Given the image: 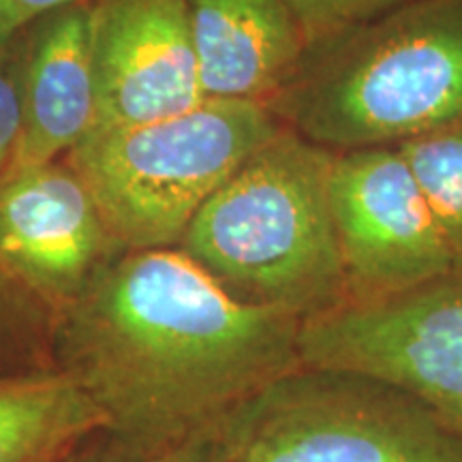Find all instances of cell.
Returning <instances> with one entry per match:
<instances>
[{
  "instance_id": "1",
  "label": "cell",
  "mask_w": 462,
  "mask_h": 462,
  "mask_svg": "<svg viewBox=\"0 0 462 462\" xmlns=\"http://www.w3.org/2000/svg\"><path fill=\"white\" fill-rule=\"evenodd\" d=\"M302 319L236 300L180 248L123 251L56 313L58 368L112 446L157 462L210 441L242 402L296 371Z\"/></svg>"
},
{
  "instance_id": "2",
  "label": "cell",
  "mask_w": 462,
  "mask_h": 462,
  "mask_svg": "<svg viewBox=\"0 0 462 462\" xmlns=\"http://www.w3.org/2000/svg\"><path fill=\"white\" fill-rule=\"evenodd\" d=\"M265 106L332 152L401 146L462 123V0H409L317 39Z\"/></svg>"
},
{
  "instance_id": "3",
  "label": "cell",
  "mask_w": 462,
  "mask_h": 462,
  "mask_svg": "<svg viewBox=\"0 0 462 462\" xmlns=\"http://www.w3.org/2000/svg\"><path fill=\"white\" fill-rule=\"evenodd\" d=\"M332 150L282 129L206 201L180 242L236 300L306 319L346 302Z\"/></svg>"
},
{
  "instance_id": "4",
  "label": "cell",
  "mask_w": 462,
  "mask_h": 462,
  "mask_svg": "<svg viewBox=\"0 0 462 462\" xmlns=\"http://www.w3.org/2000/svg\"><path fill=\"white\" fill-rule=\"evenodd\" d=\"M282 129L265 103L204 101L157 123L90 133L67 154L120 251L178 248L206 201Z\"/></svg>"
},
{
  "instance_id": "5",
  "label": "cell",
  "mask_w": 462,
  "mask_h": 462,
  "mask_svg": "<svg viewBox=\"0 0 462 462\" xmlns=\"http://www.w3.org/2000/svg\"><path fill=\"white\" fill-rule=\"evenodd\" d=\"M225 462H462V435L373 374L306 366L242 402L210 439Z\"/></svg>"
},
{
  "instance_id": "6",
  "label": "cell",
  "mask_w": 462,
  "mask_h": 462,
  "mask_svg": "<svg viewBox=\"0 0 462 462\" xmlns=\"http://www.w3.org/2000/svg\"><path fill=\"white\" fill-rule=\"evenodd\" d=\"M300 357L392 381L462 435V274L306 317Z\"/></svg>"
},
{
  "instance_id": "7",
  "label": "cell",
  "mask_w": 462,
  "mask_h": 462,
  "mask_svg": "<svg viewBox=\"0 0 462 462\" xmlns=\"http://www.w3.org/2000/svg\"><path fill=\"white\" fill-rule=\"evenodd\" d=\"M330 204L346 300L398 296L456 274L441 227L398 146L334 152Z\"/></svg>"
},
{
  "instance_id": "8",
  "label": "cell",
  "mask_w": 462,
  "mask_h": 462,
  "mask_svg": "<svg viewBox=\"0 0 462 462\" xmlns=\"http://www.w3.org/2000/svg\"><path fill=\"white\" fill-rule=\"evenodd\" d=\"M118 253L67 159L0 173V270L26 298L60 313Z\"/></svg>"
},
{
  "instance_id": "9",
  "label": "cell",
  "mask_w": 462,
  "mask_h": 462,
  "mask_svg": "<svg viewBox=\"0 0 462 462\" xmlns=\"http://www.w3.org/2000/svg\"><path fill=\"white\" fill-rule=\"evenodd\" d=\"M95 131L157 123L204 103L184 0H95Z\"/></svg>"
},
{
  "instance_id": "10",
  "label": "cell",
  "mask_w": 462,
  "mask_h": 462,
  "mask_svg": "<svg viewBox=\"0 0 462 462\" xmlns=\"http://www.w3.org/2000/svg\"><path fill=\"white\" fill-rule=\"evenodd\" d=\"M92 34L95 0L51 11L20 32L22 137L11 165L65 159L95 129Z\"/></svg>"
},
{
  "instance_id": "11",
  "label": "cell",
  "mask_w": 462,
  "mask_h": 462,
  "mask_svg": "<svg viewBox=\"0 0 462 462\" xmlns=\"http://www.w3.org/2000/svg\"><path fill=\"white\" fill-rule=\"evenodd\" d=\"M206 101L268 103L306 50L285 0H184Z\"/></svg>"
},
{
  "instance_id": "12",
  "label": "cell",
  "mask_w": 462,
  "mask_h": 462,
  "mask_svg": "<svg viewBox=\"0 0 462 462\" xmlns=\"http://www.w3.org/2000/svg\"><path fill=\"white\" fill-rule=\"evenodd\" d=\"M95 430L99 409L60 368L0 377V462H54Z\"/></svg>"
},
{
  "instance_id": "13",
  "label": "cell",
  "mask_w": 462,
  "mask_h": 462,
  "mask_svg": "<svg viewBox=\"0 0 462 462\" xmlns=\"http://www.w3.org/2000/svg\"><path fill=\"white\" fill-rule=\"evenodd\" d=\"M462 274V123L401 143Z\"/></svg>"
},
{
  "instance_id": "14",
  "label": "cell",
  "mask_w": 462,
  "mask_h": 462,
  "mask_svg": "<svg viewBox=\"0 0 462 462\" xmlns=\"http://www.w3.org/2000/svg\"><path fill=\"white\" fill-rule=\"evenodd\" d=\"M302 28L306 45L390 14L409 0H285Z\"/></svg>"
},
{
  "instance_id": "15",
  "label": "cell",
  "mask_w": 462,
  "mask_h": 462,
  "mask_svg": "<svg viewBox=\"0 0 462 462\" xmlns=\"http://www.w3.org/2000/svg\"><path fill=\"white\" fill-rule=\"evenodd\" d=\"M22 137V42L0 43V173L14 163Z\"/></svg>"
},
{
  "instance_id": "16",
  "label": "cell",
  "mask_w": 462,
  "mask_h": 462,
  "mask_svg": "<svg viewBox=\"0 0 462 462\" xmlns=\"http://www.w3.org/2000/svg\"><path fill=\"white\" fill-rule=\"evenodd\" d=\"M78 0H0V43L15 39L39 17Z\"/></svg>"
},
{
  "instance_id": "17",
  "label": "cell",
  "mask_w": 462,
  "mask_h": 462,
  "mask_svg": "<svg viewBox=\"0 0 462 462\" xmlns=\"http://www.w3.org/2000/svg\"><path fill=\"white\" fill-rule=\"evenodd\" d=\"M26 296L0 270V351L14 343Z\"/></svg>"
},
{
  "instance_id": "18",
  "label": "cell",
  "mask_w": 462,
  "mask_h": 462,
  "mask_svg": "<svg viewBox=\"0 0 462 462\" xmlns=\"http://www.w3.org/2000/svg\"><path fill=\"white\" fill-rule=\"evenodd\" d=\"M157 462H225L218 452L212 446V441H201L195 446L182 448L165 458H159Z\"/></svg>"
},
{
  "instance_id": "19",
  "label": "cell",
  "mask_w": 462,
  "mask_h": 462,
  "mask_svg": "<svg viewBox=\"0 0 462 462\" xmlns=\"http://www.w3.org/2000/svg\"><path fill=\"white\" fill-rule=\"evenodd\" d=\"M79 462H137L135 458H131L129 454L120 452L118 448H109V449H103V452H97V454H90L82 458Z\"/></svg>"
}]
</instances>
